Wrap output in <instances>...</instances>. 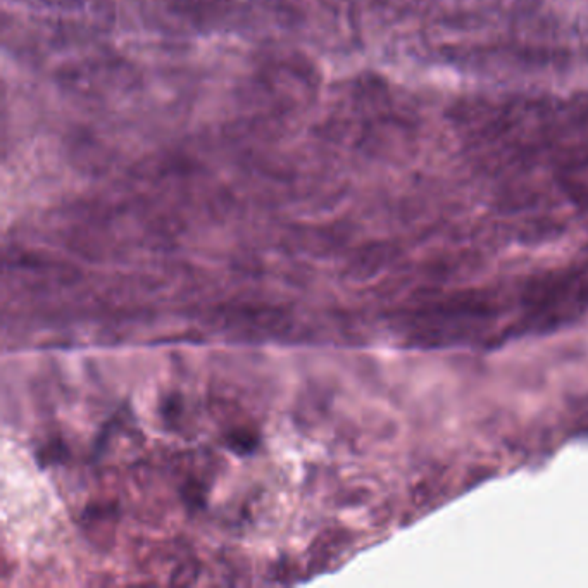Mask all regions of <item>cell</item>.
<instances>
[{
  "label": "cell",
  "mask_w": 588,
  "mask_h": 588,
  "mask_svg": "<svg viewBox=\"0 0 588 588\" xmlns=\"http://www.w3.org/2000/svg\"><path fill=\"white\" fill-rule=\"evenodd\" d=\"M68 457V447L61 440H52L49 444L44 445L38 451L37 459L40 466H49V464L61 463Z\"/></svg>",
  "instance_id": "cell-3"
},
{
  "label": "cell",
  "mask_w": 588,
  "mask_h": 588,
  "mask_svg": "<svg viewBox=\"0 0 588 588\" xmlns=\"http://www.w3.org/2000/svg\"><path fill=\"white\" fill-rule=\"evenodd\" d=\"M225 445L238 456H247L256 451L259 445V435L249 428H237L225 435Z\"/></svg>",
  "instance_id": "cell-2"
},
{
  "label": "cell",
  "mask_w": 588,
  "mask_h": 588,
  "mask_svg": "<svg viewBox=\"0 0 588 588\" xmlns=\"http://www.w3.org/2000/svg\"><path fill=\"white\" fill-rule=\"evenodd\" d=\"M161 413H163V420L166 423H175L182 414V399L176 395H169L161 407Z\"/></svg>",
  "instance_id": "cell-6"
},
{
  "label": "cell",
  "mask_w": 588,
  "mask_h": 588,
  "mask_svg": "<svg viewBox=\"0 0 588 588\" xmlns=\"http://www.w3.org/2000/svg\"><path fill=\"white\" fill-rule=\"evenodd\" d=\"M342 540H344L342 532L321 533L320 537L314 540V544L311 545V564H309L313 573L325 570V564L340 551Z\"/></svg>",
  "instance_id": "cell-1"
},
{
  "label": "cell",
  "mask_w": 588,
  "mask_h": 588,
  "mask_svg": "<svg viewBox=\"0 0 588 588\" xmlns=\"http://www.w3.org/2000/svg\"><path fill=\"white\" fill-rule=\"evenodd\" d=\"M197 575H199V564L195 563L194 559H188L173 571L171 583L173 585H192L197 580Z\"/></svg>",
  "instance_id": "cell-4"
},
{
  "label": "cell",
  "mask_w": 588,
  "mask_h": 588,
  "mask_svg": "<svg viewBox=\"0 0 588 588\" xmlns=\"http://www.w3.org/2000/svg\"><path fill=\"white\" fill-rule=\"evenodd\" d=\"M183 502L188 507H194V509H201L206 504V488L199 482H188L185 483V487L182 490Z\"/></svg>",
  "instance_id": "cell-5"
}]
</instances>
